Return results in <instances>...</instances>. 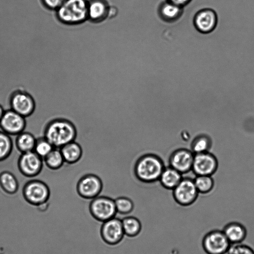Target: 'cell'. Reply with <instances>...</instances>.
Here are the masks:
<instances>
[{
	"mask_svg": "<svg viewBox=\"0 0 254 254\" xmlns=\"http://www.w3.org/2000/svg\"><path fill=\"white\" fill-rule=\"evenodd\" d=\"M43 136L54 148H61L74 141L76 129L74 125L68 120L62 118L53 119L46 124Z\"/></svg>",
	"mask_w": 254,
	"mask_h": 254,
	"instance_id": "6da1fadb",
	"label": "cell"
},
{
	"mask_svg": "<svg viewBox=\"0 0 254 254\" xmlns=\"http://www.w3.org/2000/svg\"><path fill=\"white\" fill-rule=\"evenodd\" d=\"M161 158L154 154H147L137 161L135 172L137 178L145 182H154L159 180L164 169Z\"/></svg>",
	"mask_w": 254,
	"mask_h": 254,
	"instance_id": "7a4b0ae2",
	"label": "cell"
},
{
	"mask_svg": "<svg viewBox=\"0 0 254 254\" xmlns=\"http://www.w3.org/2000/svg\"><path fill=\"white\" fill-rule=\"evenodd\" d=\"M86 0H66L57 10L58 18L66 24H77L88 18Z\"/></svg>",
	"mask_w": 254,
	"mask_h": 254,
	"instance_id": "3957f363",
	"label": "cell"
},
{
	"mask_svg": "<svg viewBox=\"0 0 254 254\" xmlns=\"http://www.w3.org/2000/svg\"><path fill=\"white\" fill-rule=\"evenodd\" d=\"M24 199L34 205H39L48 201L51 194L47 183L39 180H32L26 182L22 190Z\"/></svg>",
	"mask_w": 254,
	"mask_h": 254,
	"instance_id": "277c9868",
	"label": "cell"
},
{
	"mask_svg": "<svg viewBox=\"0 0 254 254\" xmlns=\"http://www.w3.org/2000/svg\"><path fill=\"white\" fill-rule=\"evenodd\" d=\"M89 209L92 217L102 223L116 217L117 213L115 200L105 196L92 199Z\"/></svg>",
	"mask_w": 254,
	"mask_h": 254,
	"instance_id": "5b68a950",
	"label": "cell"
},
{
	"mask_svg": "<svg viewBox=\"0 0 254 254\" xmlns=\"http://www.w3.org/2000/svg\"><path fill=\"white\" fill-rule=\"evenodd\" d=\"M9 103L11 110L25 118L32 115L36 109L33 97L22 89L15 90L11 93Z\"/></svg>",
	"mask_w": 254,
	"mask_h": 254,
	"instance_id": "8992f818",
	"label": "cell"
},
{
	"mask_svg": "<svg viewBox=\"0 0 254 254\" xmlns=\"http://www.w3.org/2000/svg\"><path fill=\"white\" fill-rule=\"evenodd\" d=\"M231 244L222 230H214L206 233L202 240V246L207 254H225Z\"/></svg>",
	"mask_w": 254,
	"mask_h": 254,
	"instance_id": "52a82bcc",
	"label": "cell"
},
{
	"mask_svg": "<svg viewBox=\"0 0 254 254\" xmlns=\"http://www.w3.org/2000/svg\"><path fill=\"white\" fill-rule=\"evenodd\" d=\"M100 234L105 244L110 246L119 244L125 236L122 220L115 217L102 222Z\"/></svg>",
	"mask_w": 254,
	"mask_h": 254,
	"instance_id": "ba28073f",
	"label": "cell"
},
{
	"mask_svg": "<svg viewBox=\"0 0 254 254\" xmlns=\"http://www.w3.org/2000/svg\"><path fill=\"white\" fill-rule=\"evenodd\" d=\"M43 159L34 151L21 153L17 161V167L23 176L32 178L38 176L44 166Z\"/></svg>",
	"mask_w": 254,
	"mask_h": 254,
	"instance_id": "9c48e42d",
	"label": "cell"
},
{
	"mask_svg": "<svg viewBox=\"0 0 254 254\" xmlns=\"http://www.w3.org/2000/svg\"><path fill=\"white\" fill-rule=\"evenodd\" d=\"M173 190L175 200L184 206L193 204L196 200L199 193L194 181L188 178L182 179Z\"/></svg>",
	"mask_w": 254,
	"mask_h": 254,
	"instance_id": "30bf717a",
	"label": "cell"
},
{
	"mask_svg": "<svg viewBox=\"0 0 254 254\" xmlns=\"http://www.w3.org/2000/svg\"><path fill=\"white\" fill-rule=\"evenodd\" d=\"M25 118L11 109L5 110L0 120V128L9 135H17L24 131L26 126Z\"/></svg>",
	"mask_w": 254,
	"mask_h": 254,
	"instance_id": "8fae6325",
	"label": "cell"
},
{
	"mask_svg": "<svg viewBox=\"0 0 254 254\" xmlns=\"http://www.w3.org/2000/svg\"><path fill=\"white\" fill-rule=\"evenodd\" d=\"M218 167L217 159L207 152L194 154L192 170L198 175L211 176Z\"/></svg>",
	"mask_w": 254,
	"mask_h": 254,
	"instance_id": "7c38bea8",
	"label": "cell"
},
{
	"mask_svg": "<svg viewBox=\"0 0 254 254\" xmlns=\"http://www.w3.org/2000/svg\"><path fill=\"white\" fill-rule=\"evenodd\" d=\"M102 184L100 178L93 174L83 176L77 185V191L83 198L92 199L100 194Z\"/></svg>",
	"mask_w": 254,
	"mask_h": 254,
	"instance_id": "4fadbf2b",
	"label": "cell"
},
{
	"mask_svg": "<svg viewBox=\"0 0 254 254\" xmlns=\"http://www.w3.org/2000/svg\"><path fill=\"white\" fill-rule=\"evenodd\" d=\"M193 24L199 32L207 34L213 31L217 24V16L212 9L205 8L198 10L193 18Z\"/></svg>",
	"mask_w": 254,
	"mask_h": 254,
	"instance_id": "5bb4252c",
	"label": "cell"
},
{
	"mask_svg": "<svg viewBox=\"0 0 254 254\" xmlns=\"http://www.w3.org/2000/svg\"><path fill=\"white\" fill-rule=\"evenodd\" d=\"M193 152L186 149H180L174 151L169 158L170 167L181 174L192 169L194 158Z\"/></svg>",
	"mask_w": 254,
	"mask_h": 254,
	"instance_id": "9a60e30c",
	"label": "cell"
},
{
	"mask_svg": "<svg viewBox=\"0 0 254 254\" xmlns=\"http://www.w3.org/2000/svg\"><path fill=\"white\" fill-rule=\"evenodd\" d=\"M222 231L231 244L242 243L247 235L246 227L238 222H231L227 224Z\"/></svg>",
	"mask_w": 254,
	"mask_h": 254,
	"instance_id": "2e32d148",
	"label": "cell"
},
{
	"mask_svg": "<svg viewBox=\"0 0 254 254\" xmlns=\"http://www.w3.org/2000/svg\"><path fill=\"white\" fill-rule=\"evenodd\" d=\"M184 7L167 0L160 3L158 11L161 18L165 21L172 22L177 20L183 13Z\"/></svg>",
	"mask_w": 254,
	"mask_h": 254,
	"instance_id": "e0dca14e",
	"label": "cell"
},
{
	"mask_svg": "<svg viewBox=\"0 0 254 254\" xmlns=\"http://www.w3.org/2000/svg\"><path fill=\"white\" fill-rule=\"evenodd\" d=\"M182 174L171 167L165 168L159 181L166 189L173 190L182 180Z\"/></svg>",
	"mask_w": 254,
	"mask_h": 254,
	"instance_id": "ac0fdd59",
	"label": "cell"
},
{
	"mask_svg": "<svg viewBox=\"0 0 254 254\" xmlns=\"http://www.w3.org/2000/svg\"><path fill=\"white\" fill-rule=\"evenodd\" d=\"M109 8L103 0H92L88 5V17L93 21L102 20L108 15Z\"/></svg>",
	"mask_w": 254,
	"mask_h": 254,
	"instance_id": "d6986e66",
	"label": "cell"
},
{
	"mask_svg": "<svg viewBox=\"0 0 254 254\" xmlns=\"http://www.w3.org/2000/svg\"><path fill=\"white\" fill-rule=\"evenodd\" d=\"M0 188L6 194L14 195L19 190V183L13 173L4 171L0 173Z\"/></svg>",
	"mask_w": 254,
	"mask_h": 254,
	"instance_id": "ffe728a7",
	"label": "cell"
},
{
	"mask_svg": "<svg viewBox=\"0 0 254 254\" xmlns=\"http://www.w3.org/2000/svg\"><path fill=\"white\" fill-rule=\"evenodd\" d=\"M36 139L32 133L24 131L16 135L15 146L21 153L34 151Z\"/></svg>",
	"mask_w": 254,
	"mask_h": 254,
	"instance_id": "44dd1931",
	"label": "cell"
},
{
	"mask_svg": "<svg viewBox=\"0 0 254 254\" xmlns=\"http://www.w3.org/2000/svg\"><path fill=\"white\" fill-rule=\"evenodd\" d=\"M65 162L73 163L77 162L82 155L80 146L74 141L69 142L60 148Z\"/></svg>",
	"mask_w": 254,
	"mask_h": 254,
	"instance_id": "7402d4cb",
	"label": "cell"
},
{
	"mask_svg": "<svg viewBox=\"0 0 254 254\" xmlns=\"http://www.w3.org/2000/svg\"><path fill=\"white\" fill-rule=\"evenodd\" d=\"M124 233L127 237H135L139 235L142 230L140 221L134 216H127L122 220Z\"/></svg>",
	"mask_w": 254,
	"mask_h": 254,
	"instance_id": "603a6c76",
	"label": "cell"
},
{
	"mask_svg": "<svg viewBox=\"0 0 254 254\" xmlns=\"http://www.w3.org/2000/svg\"><path fill=\"white\" fill-rule=\"evenodd\" d=\"M44 163L48 169L55 170L63 165L64 160L60 148H54L44 159Z\"/></svg>",
	"mask_w": 254,
	"mask_h": 254,
	"instance_id": "cb8c5ba5",
	"label": "cell"
},
{
	"mask_svg": "<svg viewBox=\"0 0 254 254\" xmlns=\"http://www.w3.org/2000/svg\"><path fill=\"white\" fill-rule=\"evenodd\" d=\"M13 149V142L10 135L0 131V162L6 160Z\"/></svg>",
	"mask_w": 254,
	"mask_h": 254,
	"instance_id": "d4e9b609",
	"label": "cell"
},
{
	"mask_svg": "<svg viewBox=\"0 0 254 254\" xmlns=\"http://www.w3.org/2000/svg\"><path fill=\"white\" fill-rule=\"evenodd\" d=\"M211 145L209 137L205 135H199L196 136L191 143V149L194 154L207 152Z\"/></svg>",
	"mask_w": 254,
	"mask_h": 254,
	"instance_id": "484cf974",
	"label": "cell"
},
{
	"mask_svg": "<svg viewBox=\"0 0 254 254\" xmlns=\"http://www.w3.org/2000/svg\"><path fill=\"white\" fill-rule=\"evenodd\" d=\"M194 182L198 192L202 193L210 192L214 186V182L211 176L198 175Z\"/></svg>",
	"mask_w": 254,
	"mask_h": 254,
	"instance_id": "4316f807",
	"label": "cell"
},
{
	"mask_svg": "<svg viewBox=\"0 0 254 254\" xmlns=\"http://www.w3.org/2000/svg\"><path fill=\"white\" fill-rule=\"evenodd\" d=\"M115 205L117 213L123 215L128 214L133 210L134 204L129 198L120 196L115 199Z\"/></svg>",
	"mask_w": 254,
	"mask_h": 254,
	"instance_id": "83f0119b",
	"label": "cell"
},
{
	"mask_svg": "<svg viewBox=\"0 0 254 254\" xmlns=\"http://www.w3.org/2000/svg\"><path fill=\"white\" fill-rule=\"evenodd\" d=\"M54 148L51 143L43 136L36 139L34 151L44 159Z\"/></svg>",
	"mask_w": 254,
	"mask_h": 254,
	"instance_id": "f1b7e54d",
	"label": "cell"
},
{
	"mask_svg": "<svg viewBox=\"0 0 254 254\" xmlns=\"http://www.w3.org/2000/svg\"><path fill=\"white\" fill-rule=\"evenodd\" d=\"M228 254H254V250L250 246L242 243L231 244Z\"/></svg>",
	"mask_w": 254,
	"mask_h": 254,
	"instance_id": "f546056e",
	"label": "cell"
},
{
	"mask_svg": "<svg viewBox=\"0 0 254 254\" xmlns=\"http://www.w3.org/2000/svg\"><path fill=\"white\" fill-rule=\"evenodd\" d=\"M66 0H41L43 7L48 10H56Z\"/></svg>",
	"mask_w": 254,
	"mask_h": 254,
	"instance_id": "4dcf8cb0",
	"label": "cell"
},
{
	"mask_svg": "<svg viewBox=\"0 0 254 254\" xmlns=\"http://www.w3.org/2000/svg\"><path fill=\"white\" fill-rule=\"evenodd\" d=\"M177 5L184 7L189 5L192 0H166Z\"/></svg>",
	"mask_w": 254,
	"mask_h": 254,
	"instance_id": "1f68e13d",
	"label": "cell"
},
{
	"mask_svg": "<svg viewBox=\"0 0 254 254\" xmlns=\"http://www.w3.org/2000/svg\"><path fill=\"white\" fill-rule=\"evenodd\" d=\"M5 110L3 109L2 106L0 104V120L2 117Z\"/></svg>",
	"mask_w": 254,
	"mask_h": 254,
	"instance_id": "d6a6232c",
	"label": "cell"
}]
</instances>
